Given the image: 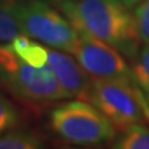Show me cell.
Segmentation results:
<instances>
[{
	"instance_id": "2",
	"label": "cell",
	"mask_w": 149,
	"mask_h": 149,
	"mask_svg": "<svg viewBox=\"0 0 149 149\" xmlns=\"http://www.w3.org/2000/svg\"><path fill=\"white\" fill-rule=\"evenodd\" d=\"M0 81L25 101L54 102L67 98L49 65L35 67L24 62L9 44H0Z\"/></svg>"
},
{
	"instance_id": "7",
	"label": "cell",
	"mask_w": 149,
	"mask_h": 149,
	"mask_svg": "<svg viewBox=\"0 0 149 149\" xmlns=\"http://www.w3.org/2000/svg\"><path fill=\"white\" fill-rule=\"evenodd\" d=\"M47 65L54 70L67 98L85 96L91 77L76 58L68 56L67 52L47 47Z\"/></svg>"
},
{
	"instance_id": "1",
	"label": "cell",
	"mask_w": 149,
	"mask_h": 149,
	"mask_svg": "<svg viewBox=\"0 0 149 149\" xmlns=\"http://www.w3.org/2000/svg\"><path fill=\"white\" fill-rule=\"evenodd\" d=\"M58 6L77 32L113 46L129 61L137 56L142 40L136 20L119 0H70Z\"/></svg>"
},
{
	"instance_id": "12",
	"label": "cell",
	"mask_w": 149,
	"mask_h": 149,
	"mask_svg": "<svg viewBox=\"0 0 149 149\" xmlns=\"http://www.w3.org/2000/svg\"><path fill=\"white\" fill-rule=\"evenodd\" d=\"M42 142L35 133L25 129L9 130L0 136V149H36Z\"/></svg>"
},
{
	"instance_id": "3",
	"label": "cell",
	"mask_w": 149,
	"mask_h": 149,
	"mask_svg": "<svg viewBox=\"0 0 149 149\" xmlns=\"http://www.w3.org/2000/svg\"><path fill=\"white\" fill-rule=\"evenodd\" d=\"M54 132L77 146H100L116 138L111 120L91 102L74 100L55 107L50 114Z\"/></svg>"
},
{
	"instance_id": "5",
	"label": "cell",
	"mask_w": 149,
	"mask_h": 149,
	"mask_svg": "<svg viewBox=\"0 0 149 149\" xmlns=\"http://www.w3.org/2000/svg\"><path fill=\"white\" fill-rule=\"evenodd\" d=\"M85 97L120 132L134 123L146 120L142 92L133 80L92 78Z\"/></svg>"
},
{
	"instance_id": "6",
	"label": "cell",
	"mask_w": 149,
	"mask_h": 149,
	"mask_svg": "<svg viewBox=\"0 0 149 149\" xmlns=\"http://www.w3.org/2000/svg\"><path fill=\"white\" fill-rule=\"evenodd\" d=\"M72 55L92 78L132 80L124 56L113 46L90 35L78 32V42Z\"/></svg>"
},
{
	"instance_id": "8",
	"label": "cell",
	"mask_w": 149,
	"mask_h": 149,
	"mask_svg": "<svg viewBox=\"0 0 149 149\" xmlns=\"http://www.w3.org/2000/svg\"><path fill=\"white\" fill-rule=\"evenodd\" d=\"M8 44L24 62L35 67L47 65V47L40 45L31 37L20 34Z\"/></svg>"
},
{
	"instance_id": "9",
	"label": "cell",
	"mask_w": 149,
	"mask_h": 149,
	"mask_svg": "<svg viewBox=\"0 0 149 149\" xmlns=\"http://www.w3.org/2000/svg\"><path fill=\"white\" fill-rule=\"evenodd\" d=\"M19 0H0V44H8L21 34L16 16Z\"/></svg>"
},
{
	"instance_id": "17",
	"label": "cell",
	"mask_w": 149,
	"mask_h": 149,
	"mask_svg": "<svg viewBox=\"0 0 149 149\" xmlns=\"http://www.w3.org/2000/svg\"><path fill=\"white\" fill-rule=\"evenodd\" d=\"M49 3H52V4H56V5H60L61 3H65V1H70V0H46Z\"/></svg>"
},
{
	"instance_id": "4",
	"label": "cell",
	"mask_w": 149,
	"mask_h": 149,
	"mask_svg": "<svg viewBox=\"0 0 149 149\" xmlns=\"http://www.w3.org/2000/svg\"><path fill=\"white\" fill-rule=\"evenodd\" d=\"M16 16L21 34L47 45L49 47L73 54L78 32L46 0H19Z\"/></svg>"
},
{
	"instance_id": "11",
	"label": "cell",
	"mask_w": 149,
	"mask_h": 149,
	"mask_svg": "<svg viewBox=\"0 0 149 149\" xmlns=\"http://www.w3.org/2000/svg\"><path fill=\"white\" fill-rule=\"evenodd\" d=\"M112 147L117 149H149V128L143 122L129 125L122 130V136Z\"/></svg>"
},
{
	"instance_id": "13",
	"label": "cell",
	"mask_w": 149,
	"mask_h": 149,
	"mask_svg": "<svg viewBox=\"0 0 149 149\" xmlns=\"http://www.w3.org/2000/svg\"><path fill=\"white\" fill-rule=\"evenodd\" d=\"M19 119L20 116L15 106L0 93V136L15 128Z\"/></svg>"
},
{
	"instance_id": "16",
	"label": "cell",
	"mask_w": 149,
	"mask_h": 149,
	"mask_svg": "<svg viewBox=\"0 0 149 149\" xmlns=\"http://www.w3.org/2000/svg\"><path fill=\"white\" fill-rule=\"evenodd\" d=\"M120 3L123 4V5H125L128 9H132V8H136L139 3H142L143 0H119Z\"/></svg>"
},
{
	"instance_id": "14",
	"label": "cell",
	"mask_w": 149,
	"mask_h": 149,
	"mask_svg": "<svg viewBox=\"0 0 149 149\" xmlns=\"http://www.w3.org/2000/svg\"><path fill=\"white\" fill-rule=\"evenodd\" d=\"M133 16L143 44H149V0H143L134 8Z\"/></svg>"
},
{
	"instance_id": "15",
	"label": "cell",
	"mask_w": 149,
	"mask_h": 149,
	"mask_svg": "<svg viewBox=\"0 0 149 149\" xmlns=\"http://www.w3.org/2000/svg\"><path fill=\"white\" fill-rule=\"evenodd\" d=\"M142 108L144 112V117H146V120L149 122V101L144 97V95L142 93Z\"/></svg>"
},
{
	"instance_id": "10",
	"label": "cell",
	"mask_w": 149,
	"mask_h": 149,
	"mask_svg": "<svg viewBox=\"0 0 149 149\" xmlns=\"http://www.w3.org/2000/svg\"><path fill=\"white\" fill-rule=\"evenodd\" d=\"M130 62L132 80L149 101V44H144Z\"/></svg>"
}]
</instances>
